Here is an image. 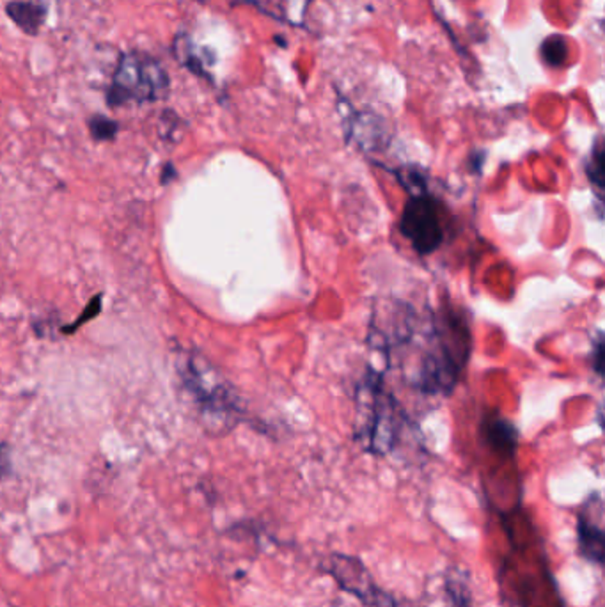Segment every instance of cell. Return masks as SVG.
Wrapping results in <instances>:
<instances>
[{"label": "cell", "mask_w": 605, "mask_h": 607, "mask_svg": "<svg viewBox=\"0 0 605 607\" xmlns=\"http://www.w3.org/2000/svg\"><path fill=\"white\" fill-rule=\"evenodd\" d=\"M396 403L394 396L383 387L381 376L367 374L358 389V431L362 447L371 453H387L396 440Z\"/></svg>", "instance_id": "cell-2"}, {"label": "cell", "mask_w": 605, "mask_h": 607, "mask_svg": "<svg viewBox=\"0 0 605 607\" xmlns=\"http://www.w3.org/2000/svg\"><path fill=\"white\" fill-rule=\"evenodd\" d=\"M601 362H603V339H601V332H598L596 341L593 344V366L598 374L601 373Z\"/></svg>", "instance_id": "cell-12"}, {"label": "cell", "mask_w": 605, "mask_h": 607, "mask_svg": "<svg viewBox=\"0 0 605 607\" xmlns=\"http://www.w3.org/2000/svg\"><path fill=\"white\" fill-rule=\"evenodd\" d=\"M444 206L426 190L415 192L405 204L401 233L419 254H431L445 240Z\"/></svg>", "instance_id": "cell-3"}, {"label": "cell", "mask_w": 605, "mask_h": 607, "mask_svg": "<svg viewBox=\"0 0 605 607\" xmlns=\"http://www.w3.org/2000/svg\"><path fill=\"white\" fill-rule=\"evenodd\" d=\"M543 55L550 64H561V60L564 59V43L555 37V39H546L543 44Z\"/></svg>", "instance_id": "cell-11"}, {"label": "cell", "mask_w": 605, "mask_h": 607, "mask_svg": "<svg viewBox=\"0 0 605 607\" xmlns=\"http://www.w3.org/2000/svg\"><path fill=\"white\" fill-rule=\"evenodd\" d=\"M89 130L96 140H110L117 133V122L105 115H92L89 121Z\"/></svg>", "instance_id": "cell-10"}, {"label": "cell", "mask_w": 605, "mask_h": 607, "mask_svg": "<svg viewBox=\"0 0 605 607\" xmlns=\"http://www.w3.org/2000/svg\"><path fill=\"white\" fill-rule=\"evenodd\" d=\"M5 469H7V453H5V447L0 445V476L4 474Z\"/></svg>", "instance_id": "cell-13"}, {"label": "cell", "mask_w": 605, "mask_h": 607, "mask_svg": "<svg viewBox=\"0 0 605 607\" xmlns=\"http://www.w3.org/2000/svg\"><path fill=\"white\" fill-rule=\"evenodd\" d=\"M330 573L335 577V580L339 582V586L342 589H346L353 596L360 598L365 605L389 607L392 603V600L387 595H383V593H380V589H376V586L367 577L365 568L353 557L335 554L332 557Z\"/></svg>", "instance_id": "cell-4"}, {"label": "cell", "mask_w": 605, "mask_h": 607, "mask_svg": "<svg viewBox=\"0 0 605 607\" xmlns=\"http://www.w3.org/2000/svg\"><path fill=\"white\" fill-rule=\"evenodd\" d=\"M5 12L25 34L35 35L44 21L46 7L41 2L12 0L5 5Z\"/></svg>", "instance_id": "cell-7"}, {"label": "cell", "mask_w": 605, "mask_h": 607, "mask_svg": "<svg viewBox=\"0 0 605 607\" xmlns=\"http://www.w3.org/2000/svg\"><path fill=\"white\" fill-rule=\"evenodd\" d=\"M186 382L197 399L200 401L204 412L218 414V415H232L234 403L231 399L229 390L215 374H206L202 362L188 360L186 362Z\"/></svg>", "instance_id": "cell-5"}, {"label": "cell", "mask_w": 605, "mask_h": 607, "mask_svg": "<svg viewBox=\"0 0 605 607\" xmlns=\"http://www.w3.org/2000/svg\"><path fill=\"white\" fill-rule=\"evenodd\" d=\"M488 442L502 453H513L516 447V430L504 419H490L484 430Z\"/></svg>", "instance_id": "cell-8"}, {"label": "cell", "mask_w": 605, "mask_h": 607, "mask_svg": "<svg viewBox=\"0 0 605 607\" xmlns=\"http://www.w3.org/2000/svg\"><path fill=\"white\" fill-rule=\"evenodd\" d=\"M591 511L584 508L578 515L577 532H578V548L584 557L589 561L601 564L603 563V529H601V516L598 520L593 518V501Z\"/></svg>", "instance_id": "cell-6"}, {"label": "cell", "mask_w": 605, "mask_h": 607, "mask_svg": "<svg viewBox=\"0 0 605 607\" xmlns=\"http://www.w3.org/2000/svg\"><path fill=\"white\" fill-rule=\"evenodd\" d=\"M169 83V75L158 59L138 50L124 51L112 75L106 103L110 106L153 103L167 94Z\"/></svg>", "instance_id": "cell-1"}, {"label": "cell", "mask_w": 605, "mask_h": 607, "mask_svg": "<svg viewBox=\"0 0 605 607\" xmlns=\"http://www.w3.org/2000/svg\"><path fill=\"white\" fill-rule=\"evenodd\" d=\"M587 177L593 183L596 193H600L603 188V151L600 142H596L591 153V160L587 163Z\"/></svg>", "instance_id": "cell-9"}]
</instances>
